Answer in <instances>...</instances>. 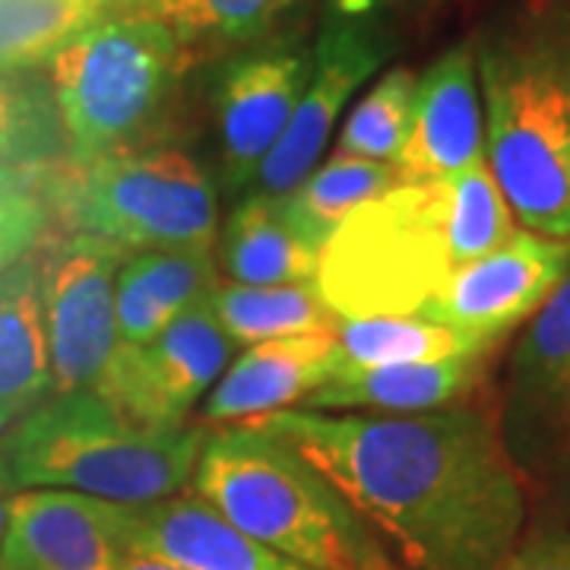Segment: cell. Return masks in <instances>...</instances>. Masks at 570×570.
<instances>
[{
	"label": "cell",
	"mask_w": 570,
	"mask_h": 570,
	"mask_svg": "<svg viewBox=\"0 0 570 570\" xmlns=\"http://www.w3.org/2000/svg\"><path fill=\"white\" fill-rule=\"evenodd\" d=\"M45 171H20V168H0V194L3 190H17V187H32L39 184Z\"/></svg>",
	"instance_id": "30"
},
{
	"label": "cell",
	"mask_w": 570,
	"mask_h": 570,
	"mask_svg": "<svg viewBox=\"0 0 570 570\" xmlns=\"http://www.w3.org/2000/svg\"><path fill=\"white\" fill-rule=\"evenodd\" d=\"M232 343L209 298L142 346H118L99 381V393L130 422L153 431L187 425L232 362Z\"/></svg>",
	"instance_id": "10"
},
{
	"label": "cell",
	"mask_w": 570,
	"mask_h": 570,
	"mask_svg": "<svg viewBox=\"0 0 570 570\" xmlns=\"http://www.w3.org/2000/svg\"><path fill=\"white\" fill-rule=\"evenodd\" d=\"M513 235L489 159L444 181H400L330 238L314 285L340 321L415 317L460 266Z\"/></svg>",
	"instance_id": "2"
},
{
	"label": "cell",
	"mask_w": 570,
	"mask_h": 570,
	"mask_svg": "<svg viewBox=\"0 0 570 570\" xmlns=\"http://www.w3.org/2000/svg\"><path fill=\"white\" fill-rule=\"evenodd\" d=\"M250 425L302 453L406 570H504L523 542V469L482 409H283Z\"/></svg>",
	"instance_id": "1"
},
{
	"label": "cell",
	"mask_w": 570,
	"mask_h": 570,
	"mask_svg": "<svg viewBox=\"0 0 570 570\" xmlns=\"http://www.w3.org/2000/svg\"><path fill=\"white\" fill-rule=\"evenodd\" d=\"M393 51L387 10L326 3L321 32L311 45V77L292 111L283 140L269 153L247 194L279 200L321 165L326 142L355 92Z\"/></svg>",
	"instance_id": "8"
},
{
	"label": "cell",
	"mask_w": 570,
	"mask_h": 570,
	"mask_svg": "<svg viewBox=\"0 0 570 570\" xmlns=\"http://www.w3.org/2000/svg\"><path fill=\"white\" fill-rule=\"evenodd\" d=\"M190 489L235 530L311 570H400L302 453L250 422L206 434Z\"/></svg>",
	"instance_id": "4"
},
{
	"label": "cell",
	"mask_w": 570,
	"mask_h": 570,
	"mask_svg": "<svg viewBox=\"0 0 570 570\" xmlns=\"http://www.w3.org/2000/svg\"><path fill=\"white\" fill-rule=\"evenodd\" d=\"M305 0H124V13L163 22L190 48H247L302 7Z\"/></svg>",
	"instance_id": "24"
},
{
	"label": "cell",
	"mask_w": 570,
	"mask_h": 570,
	"mask_svg": "<svg viewBox=\"0 0 570 570\" xmlns=\"http://www.w3.org/2000/svg\"><path fill=\"white\" fill-rule=\"evenodd\" d=\"M311 77V48L302 41H257L235 51L213 80V118L225 187L247 194L264 159L283 140Z\"/></svg>",
	"instance_id": "12"
},
{
	"label": "cell",
	"mask_w": 570,
	"mask_h": 570,
	"mask_svg": "<svg viewBox=\"0 0 570 570\" xmlns=\"http://www.w3.org/2000/svg\"><path fill=\"white\" fill-rule=\"evenodd\" d=\"M124 13V0H0V70L45 67L63 41Z\"/></svg>",
	"instance_id": "26"
},
{
	"label": "cell",
	"mask_w": 570,
	"mask_h": 570,
	"mask_svg": "<svg viewBox=\"0 0 570 570\" xmlns=\"http://www.w3.org/2000/svg\"><path fill=\"white\" fill-rule=\"evenodd\" d=\"M219 261L238 285L314 283L321 254L292 232L283 206L273 197H254L232 209L219 232Z\"/></svg>",
	"instance_id": "20"
},
{
	"label": "cell",
	"mask_w": 570,
	"mask_h": 570,
	"mask_svg": "<svg viewBox=\"0 0 570 570\" xmlns=\"http://www.w3.org/2000/svg\"><path fill=\"white\" fill-rule=\"evenodd\" d=\"M51 204L39 184L0 194V276L45 242Z\"/></svg>",
	"instance_id": "28"
},
{
	"label": "cell",
	"mask_w": 570,
	"mask_h": 570,
	"mask_svg": "<svg viewBox=\"0 0 570 570\" xmlns=\"http://www.w3.org/2000/svg\"><path fill=\"white\" fill-rule=\"evenodd\" d=\"M51 396L39 247L0 276V434Z\"/></svg>",
	"instance_id": "19"
},
{
	"label": "cell",
	"mask_w": 570,
	"mask_h": 570,
	"mask_svg": "<svg viewBox=\"0 0 570 570\" xmlns=\"http://www.w3.org/2000/svg\"><path fill=\"white\" fill-rule=\"evenodd\" d=\"M10 498H13V494H7V491L0 489V542H3V530H7V510H10Z\"/></svg>",
	"instance_id": "34"
},
{
	"label": "cell",
	"mask_w": 570,
	"mask_h": 570,
	"mask_svg": "<svg viewBox=\"0 0 570 570\" xmlns=\"http://www.w3.org/2000/svg\"><path fill=\"white\" fill-rule=\"evenodd\" d=\"M219 285L213 250H142L124 257L115 285L121 346H142Z\"/></svg>",
	"instance_id": "18"
},
{
	"label": "cell",
	"mask_w": 570,
	"mask_h": 570,
	"mask_svg": "<svg viewBox=\"0 0 570 570\" xmlns=\"http://www.w3.org/2000/svg\"><path fill=\"white\" fill-rule=\"evenodd\" d=\"M554 475H558V485H561L564 501L570 504V444H568V450L561 453V460L554 463Z\"/></svg>",
	"instance_id": "31"
},
{
	"label": "cell",
	"mask_w": 570,
	"mask_h": 570,
	"mask_svg": "<svg viewBox=\"0 0 570 570\" xmlns=\"http://www.w3.org/2000/svg\"><path fill=\"white\" fill-rule=\"evenodd\" d=\"M209 305L232 346H257L266 340L324 333L340 324L314 283L216 285Z\"/></svg>",
	"instance_id": "22"
},
{
	"label": "cell",
	"mask_w": 570,
	"mask_h": 570,
	"mask_svg": "<svg viewBox=\"0 0 570 570\" xmlns=\"http://www.w3.org/2000/svg\"><path fill=\"white\" fill-rule=\"evenodd\" d=\"M415 73L409 67H390L381 80L362 96V102L348 111L336 153L371 159V163L396 165L412 121L415 99Z\"/></svg>",
	"instance_id": "27"
},
{
	"label": "cell",
	"mask_w": 570,
	"mask_h": 570,
	"mask_svg": "<svg viewBox=\"0 0 570 570\" xmlns=\"http://www.w3.org/2000/svg\"><path fill=\"white\" fill-rule=\"evenodd\" d=\"M127 558L121 504L61 489L10 498L0 570H118Z\"/></svg>",
	"instance_id": "14"
},
{
	"label": "cell",
	"mask_w": 570,
	"mask_h": 570,
	"mask_svg": "<svg viewBox=\"0 0 570 570\" xmlns=\"http://www.w3.org/2000/svg\"><path fill=\"white\" fill-rule=\"evenodd\" d=\"M498 431L523 472L554 469L570 444V273L510 352Z\"/></svg>",
	"instance_id": "13"
},
{
	"label": "cell",
	"mask_w": 570,
	"mask_h": 570,
	"mask_svg": "<svg viewBox=\"0 0 570 570\" xmlns=\"http://www.w3.org/2000/svg\"><path fill=\"white\" fill-rule=\"evenodd\" d=\"M118 570H184V568L163 564V561H146V558H127Z\"/></svg>",
	"instance_id": "32"
},
{
	"label": "cell",
	"mask_w": 570,
	"mask_h": 570,
	"mask_svg": "<svg viewBox=\"0 0 570 570\" xmlns=\"http://www.w3.org/2000/svg\"><path fill=\"white\" fill-rule=\"evenodd\" d=\"M570 273V242L513 228L504 245L460 266L415 317L494 348L527 324Z\"/></svg>",
	"instance_id": "11"
},
{
	"label": "cell",
	"mask_w": 570,
	"mask_h": 570,
	"mask_svg": "<svg viewBox=\"0 0 570 570\" xmlns=\"http://www.w3.org/2000/svg\"><path fill=\"white\" fill-rule=\"evenodd\" d=\"M485 159V118L472 41L441 51L415 80L412 121L396 159L400 181H444Z\"/></svg>",
	"instance_id": "15"
},
{
	"label": "cell",
	"mask_w": 570,
	"mask_h": 570,
	"mask_svg": "<svg viewBox=\"0 0 570 570\" xmlns=\"http://www.w3.org/2000/svg\"><path fill=\"white\" fill-rule=\"evenodd\" d=\"M206 444L197 428L153 431L99 390L51 393L0 434V489L80 491L111 504H153L190 485Z\"/></svg>",
	"instance_id": "5"
},
{
	"label": "cell",
	"mask_w": 570,
	"mask_h": 570,
	"mask_svg": "<svg viewBox=\"0 0 570 570\" xmlns=\"http://www.w3.org/2000/svg\"><path fill=\"white\" fill-rule=\"evenodd\" d=\"M127 250L92 235H45L41 305L51 355V393L96 390L121 346L115 285Z\"/></svg>",
	"instance_id": "9"
},
{
	"label": "cell",
	"mask_w": 570,
	"mask_h": 570,
	"mask_svg": "<svg viewBox=\"0 0 570 570\" xmlns=\"http://www.w3.org/2000/svg\"><path fill=\"white\" fill-rule=\"evenodd\" d=\"M504 570H570V532L546 530L520 542Z\"/></svg>",
	"instance_id": "29"
},
{
	"label": "cell",
	"mask_w": 570,
	"mask_h": 570,
	"mask_svg": "<svg viewBox=\"0 0 570 570\" xmlns=\"http://www.w3.org/2000/svg\"><path fill=\"white\" fill-rule=\"evenodd\" d=\"M70 232L121 250H213L219 204L200 163L175 146L124 149L55 187Z\"/></svg>",
	"instance_id": "7"
},
{
	"label": "cell",
	"mask_w": 570,
	"mask_h": 570,
	"mask_svg": "<svg viewBox=\"0 0 570 570\" xmlns=\"http://www.w3.org/2000/svg\"><path fill=\"white\" fill-rule=\"evenodd\" d=\"M333 330L247 346L206 393L200 415L206 425H242L269 412L298 409L314 390L333 381Z\"/></svg>",
	"instance_id": "16"
},
{
	"label": "cell",
	"mask_w": 570,
	"mask_h": 570,
	"mask_svg": "<svg viewBox=\"0 0 570 570\" xmlns=\"http://www.w3.org/2000/svg\"><path fill=\"white\" fill-rule=\"evenodd\" d=\"M333 336H336L333 381L374 371V367L441 362V358H456V355H489L491 352V348L472 343L463 333L422 321V317L340 321Z\"/></svg>",
	"instance_id": "23"
},
{
	"label": "cell",
	"mask_w": 570,
	"mask_h": 570,
	"mask_svg": "<svg viewBox=\"0 0 570 570\" xmlns=\"http://www.w3.org/2000/svg\"><path fill=\"white\" fill-rule=\"evenodd\" d=\"M489 355H456L441 362H409L336 377L307 396L302 409L314 412H365V415H422L460 406L485 374Z\"/></svg>",
	"instance_id": "17"
},
{
	"label": "cell",
	"mask_w": 570,
	"mask_h": 570,
	"mask_svg": "<svg viewBox=\"0 0 570 570\" xmlns=\"http://www.w3.org/2000/svg\"><path fill=\"white\" fill-rule=\"evenodd\" d=\"M63 159L67 137L45 67L0 70V168L48 171Z\"/></svg>",
	"instance_id": "25"
},
{
	"label": "cell",
	"mask_w": 570,
	"mask_h": 570,
	"mask_svg": "<svg viewBox=\"0 0 570 570\" xmlns=\"http://www.w3.org/2000/svg\"><path fill=\"white\" fill-rule=\"evenodd\" d=\"M326 3H340V7H371V10H387L396 0H326Z\"/></svg>",
	"instance_id": "33"
},
{
	"label": "cell",
	"mask_w": 570,
	"mask_h": 570,
	"mask_svg": "<svg viewBox=\"0 0 570 570\" xmlns=\"http://www.w3.org/2000/svg\"><path fill=\"white\" fill-rule=\"evenodd\" d=\"M187 51L163 22L115 13L63 41L45 77L67 137L70 168L134 149L163 115Z\"/></svg>",
	"instance_id": "6"
},
{
	"label": "cell",
	"mask_w": 570,
	"mask_h": 570,
	"mask_svg": "<svg viewBox=\"0 0 570 570\" xmlns=\"http://www.w3.org/2000/svg\"><path fill=\"white\" fill-rule=\"evenodd\" d=\"M469 41L485 159L513 219L570 242V0H508Z\"/></svg>",
	"instance_id": "3"
},
{
	"label": "cell",
	"mask_w": 570,
	"mask_h": 570,
	"mask_svg": "<svg viewBox=\"0 0 570 570\" xmlns=\"http://www.w3.org/2000/svg\"><path fill=\"white\" fill-rule=\"evenodd\" d=\"M396 184H400V175L393 165L336 153L330 163L317 165L292 194L279 197V206L292 232L311 250L321 254L326 242L340 232V225L346 223L358 206L387 194Z\"/></svg>",
	"instance_id": "21"
}]
</instances>
